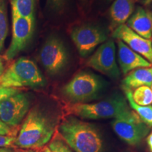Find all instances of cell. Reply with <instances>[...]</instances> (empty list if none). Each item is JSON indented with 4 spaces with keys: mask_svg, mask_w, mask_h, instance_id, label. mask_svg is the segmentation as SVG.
I'll return each instance as SVG.
<instances>
[{
    "mask_svg": "<svg viewBox=\"0 0 152 152\" xmlns=\"http://www.w3.org/2000/svg\"><path fill=\"white\" fill-rule=\"evenodd\" d=\"M56 124L48 113L38 106L34 107L26 115L14 144L19 149L39 150L51 140Z\"/></svg>",
    "mask_w": 152,
    "mask_h": 152,
    "instance_id": "1",
    "label": "cell"
},
{
    "mask_svg": "<svg viewBox=\"0 0 152 152\" xmlns=\"http://www.w3.org/2000/svg\"><path fill=\"white\" fill-rule=\"evenodd\" d=\"M61 139L75 152H102V140L94 125L70 115L58 127Z\"/></svg>",
    "mask_w": 152,
    "mask_h": 152,
    "instance_id": "2",
    "label": "cell"
},
{
    "mask_svg": "<svg viewBox=\"0 0 152 152\" xmlns=\"http://www.w3.org/2000/svg\"><path fill=\"white\" fill-rule=\"evenodd\" d=\"M46 80L36 64L26 57H20L0 76V85L4 87H44Z\"/></svg>",
    "mask_w": 152,
    "mask_h": 152,
    "instance_id": "3",
    "label": "cell"
},
{
    "mask_svg": "<svg viewBox=\"0 0 152 152\" xmlns=\"http://www.w3.org/2000/svg\"><path fill=\"white\" fill-rule=\"evenodd\" d=\"M128 109L130 107L126 100L121 95L96 103L71 104L67 107L70 115L92 120L115 118Z\"/></svg>",
    "mask_w": 152,
    "mask_h": 152,
    "instance_id": "4",
    "label": "cell"
},
{
    "mask_svg": "<svg viewBox=\"0 0 152 152\" xmlns=\"http://www.w3.org/2000/svg\"><path fill=\"white\" fill-rule=\"evenodd\" d=\"M104 83L97 75L90 72H80L62 87L61 92L71 104L85 103L97 96Z\"/></svg>",
    "mask_w": 152,
    "mask_h": 152,
    "instance_id": "5",
    "label": "cell"
},
{
    "mask_svg": "<svg viewBox=\"0 0 152 152\" xmlns=\"http://www.w3.org/2000/svg\"><path fill=\"white\" fill-rule=\"evenodd\" d=\"M111 125L118 136L131 145L140 143L150 130L149 127L130 109L115 118Z\"/></svg>",
    "mask_w": 152,
    "mask_h": 152,
    "instance_id": "6",
    "label": "cell"
},
{
    "mask_svg": "<svg viewBox=\"0 0 152 152\" xmlns=\"http://www.w3.org/2000/svg\"><path fill=\"white\" fill-rule=\"evenodd\" d=\"M42 65L50 75L61 73L68 62V53L61 39L51 36L44 43L39 52Z\"/></svg>",
    "mask_w": 152,
    "mask_h": 152,
    "instance_id": "7",
    "label": "cell"
},
{
    "mask_svg": "<svg viewBox=\"0 0 152 152\" xmlns=\"http://www.w3.org/2000/svg\"><path fill=\"white\" fill-rule=\"evenodd\" d=\"M12 37L11 43L4 53L6 60H12L27 47L34 33L35 18L20 16L11 11Z\"/></svg>",
    "mask_w": 152,
    "mask_h": 152,
    "instance_id": "8",
    "label": "cell"
},
{
    "mask_svg": "<svg viewBox=\"0 0 152 152\" xmlns=\"http://www.w3.org/2000/svg\"><path fill=\"white\" fill-rule=\"evenodd\" d=\"M71 39L80 56H88L99 45L107 40L106 32L99 26L85 24L72 30Z\"/></svg>",
    "mask_w": 152,
    "mask_h": 152,
    "instance_id": "9",
    "label": "cell"
},
{
    "mask_svg": "<svg viewBox=\"0 0 152 152\" xmlns=\"http://www.w3.org/2000/svg\"><path fill=\"white\" fill-rule=\"evenodd\" d=\"M87 65L111 78H118L121 71L115 59V46L113 39H107L102 43L89 58Z\"/></svg>",
    "mask_w": 152,
    "mask_h": 152,
    "instance_id": "10",
    "label": "cell"
},
{
    "mask_svg": "<svg viewBox=\"0 0 152 152\" xmlns=\"http://www.w3.org/2000/svg\"><path fill=\"white\" fill-rule=\"evenodd\" d=\"M28 96L18 92L0 102V119L10 128L20 124L29 112Z\"/></svg>",
    "mask_w": 152,
    "mask_h": 152,
    "instance_id": "11",
    "label": "cell"
},
{
    "mask_svg": "<svg viewBox=\"0 0 152 152\" xmlns=\"http://www.w3.org/2000/svg\"><path fill=\"white\" fill-rule=\"evenodd\" d=\"M112 37L124 42L134 52L152 64V39L139 35L126 24L121 25L112 31Z\"/></svg>",
    "mask_w": 152,
    "mask_h": 152,
    "instance_id": "12",
    "label": "cell"
},
{
    "mask_svg": "<svg viewBox=\"0 0 152 152\" xmlns=\"http://www.w3.org/2000/svg\"><path fill=\"white\" fill-rule=\"evenodd\" d=\"M118 49V61L123 75H127L130 71L139 68H147L152 66V64L141 55L131 49L122 41L116 39Z\"/></svg>",
    "mask_w": 152,
    "mask_h": 152,
    "instance_id": "13",
    "label": "cell"
},
{
    "mask_svg": "<svg viewBox=\"0 0 152 152\" xmlns=\"http://www.w3.org/2000/svg\"><path fill=\"white\" fill-rule=\"evenodd\" d=\"M127 26L139 35L152 39V11L137 7L128 19Z\"/></svg>",
    "mask_w": 152,
    "mask_h": 152,
    "instance_id": "14",
    "label": "cell"
},
{
    "mask_svg": "<svg viewBox=\"0 0 152 152\" xmlns=\"http://www.w3.org/2000/svg\"><path fill=\"white\" fill-rule=\"evenodd\" d=\"M135 0H114L109 9L110 30L125 24L134 11Z\"/></svg>",
    "mask_w": 152,
    "mask_h": 152,
    "instance_id": "15",
    "label": "cell"
},
{
    "mask_svg": "<svg viewBox=\"0 0 152 152\" xmlns=\"http://www.w3.org/2000/svg\"><path fill=\"white\" fill-rule=\"evenodd\" d=\"M123 90L136 89L142 86L151 87L152 85V66L139 68L127 74L122 80Z\"/></svg>",
    "mask_w": 152,
    "mask_h": 152,
    "instance_id": "16",
    "label": "cell"
},
{
    "mask_svg": "<svg viewBox=\"0 0 152 152\" xmlns=\"http://www.w3.org/2000/svg\"><path fill=\"white\" fill-rule=\"evenodd\" d=\"M11 11L20 16L28 18H35L38 0H9Z\"/></svg>",
    "mask_w": 152,
    "mask_h": 152,
    "instance_id": "17",
    "label": "cell"
},
{
    "mask_svg": "<svg viewBox=\"0 0 152 152\" xmlns=\"http://www.w3.org/2000/svg\"><path fill=\"white\" fill-rule=\"evenodd\" d=\"M124 91L130 107L134 110V111L146 125L149 128L152 127V106L138 105L132 99V91L130 90H124Z\"/></svg>",
    "mask_w": 152,
    "mask_h": 152,
    "instance_id": "18",
    "label": "cell"
},
{
    "mask_svg": "<svg viewBox=\"0 0 152 152\" xmlns=\"http://www.w3.org/2000/svg\"><path fill=\"white\" fill-rule=\"evenodd\" d=\"M9 33L7 0H0V54L4 49V43Z\"/></svg>",
    "mask_w": 152,
    "mask_h": 152,
    "instance_id": "19",
    "label": "cell"
},
{
    "mask_svg": "<svg viewBox=\"0 0 152 152\" xmlns=\"http://www.w3.org/2000/svg\"><path fill=\"white\" fill-rule=\"evenodd\" d=\"M132 99L140 106H149L152 104V91L150 87H137L132 92Z\"/></svg>",
    "mask_w": 152,
    "mask_h": 152,
    "instance_id": "20",
    "label": "cell"
},
{
    "mask_svg": "<svg viewBox=\"0 0 152 152\" xmlns=\"http://www.w3.org/2000/svg\"><path fill=\"white\" fill-rule=\"evenodd\" d=\"M38 152H73L61 137H54Z\"/></svg>",
    "mask_w": 152,
    "mask_h": 152,
    "instance_id": "21",
    "label": "cell"
},
{
    "mask_svg": "<svg viewBox=\"0 0 152 152\" xmlns=\"http://www.w3.org/2000/svg\"><path fill=\"white\" fill-rule=\"evenodd\" d=\"M69 4V0H47L45 8L49 12L60 14L64 12Z\"/></svg>",
    "mask_w": 152,
    "mask_h": 152,
    "instance_id": "22",
    "label": "cell"
},
{
    "mask_svg": "<svg viewBox=\"0 0 152 152\" xmlns=\"http://www.w3.org/2000/svg\"><path fill=\"white\" fill-rule=\"evenodd\" d=\"M20 92L17 88H12V87H4L0 85V102L5 99L11 95L16 94Z\"/></svg>",
    "mask_w": 152,
    "mask_h": 152,
    "instance_id": "23",
    "label": "cell"
},
{
    "mask_svg": "<svg viewBox=\"0 0 152 152\" xmlns=\"http://www.w3.org/2000/svg\"><path fill=\"white\" fill-rule=\"evenodd\" d=\"M15 140L16 137L14 136L0 134V148H4L14 144Z\"/></svg>",
    "mask_w": 152,
    "mask_h": 152,
    "instance_id": "24",
    "label": "cell"
},
{
    "mask_svg": "<svg viewBox=\"0 0 152 152\" xmlns=\"http://www.w3.org/2000/svg\"><path fill=\"white\" fill-rule=\"evenodd\" d=\"M10 132V128L4 124L0 119V134H7Z\"/></svg>",
    "mask_w": 152,
    "mask_h": 152,
    "instance_id": "25",
    "label": "cell"
},
{
    "mask_svg": "<svg viewBox=\"0 0 152 152\" xmlns=\"http://www.w3.org/2000/svg\"><path fill=\"white\" fill-rule=\"evenodd\" d=\"M147 140L148 145H149V149L152 152V132L150 133L149 135L148 136Z\"/></svg>",
    "mask_w": 152,
    "mask_h": 152,
    "instance_id": "26",
    "label": "cell"
},
{
    "mask_svg": "<svg viewBox=\"0 0 152 152\" xmlns=\"http://www.w3.org/2000/svg\"><path fill=\"white\" fill-rule=\"evenodd\" d=\"M14 152H38V150L34 149H16Z\"/></svg>",
    "mask_w": 152,
    "mask_h": 152,
    "instance_id": "27",
    "label": "cell"
},
{
    "mask_svg": "<svg viewBox=\"0 0 152 152\" xmlns=\"http://www.w3.org/2000/svg\"><path fill=\"white\" fill-rule=\"evenodd\" d=\"M0 152H14V151L12 149H11V148L4 147L0 148Z\"/></svg>",
    "mask_w": 152,
    "mask_h": 152,
    "instance_id": "28",
    "label": "cell"
},
{
    "mask_svg": "<svg viewBox=\"0 0 152 152\" xmlns=\"http://www.w3.org/2000/svg\"><path fill=\"white\" fill-rule=\"evenodd\" d=\"M137 1V0H135ZM137 1H140L142 4H143L144 5L147 6V5H149L150 4L152 3V0H137Z\"/></svg>",
    "mask_w": 152,
    "mask_h": 152,
    "instance_id": "29",
    "label": "cell"
},
{
    "mask_svg": "<svg viewBox=\"0 0 152 152\" xmlns=\"http://www.w3.org/2000/svg\"><path fill=\"white\" fill-rule=\"evenodd\" d=\"M0 69L4 70V61L1 56H0Z\"/></svg>",
    "mask_w": 152,
    "mask_h": 152,
    "instance_id": "30",
    "label": "cell"
},
{
    "mask_svg": "<svg viewBox=\"0 0 152 152\" xmlns=\"http://www.w3.org/2000/svg\"><path fill=\"white\" fill-rule=\"evenodd\" d=\"M104 1H105L106 2H107V3H110V2H111V1H113L114 0H104Z\"/></svg>",
    "mask_w": 152,
    "mask_h": 152,
    "instance_id": "31",
    "label": "cell"
},
{
    "mask_svg": "<svg viewBox=\"0 0 152 152\" xmlns=\"http://www.w3.org/2000/svg\"><path fill=\"white\" fill-rule=\"evenodd\" d=\"M4 71V70H1V69H0V76L2 75V73H3Z\"/></svg>",
    "mask_w": 152,
    "mask_h": 152,
    "instance_id": "32",
    "label": "cell"
},
{
    "mask_svg": "<svg viewBox=\"0 0 152 152\" xmlns=\"http://www.w3.org/2000/svg\"><path fill=\"white\" fill-rule=\"evenodd\" d=\"M80 1H83V2H85V1H86V0H80Z\"/></svg>",
    "mask_w": 152,
    "mask_h": 152,
    "instance_id": "33",
    "label": "cell"
},
{
    "mask_svg": "<svg viewBox=\"0 0 152 152\" xmlns=\"http://www.w3.org/2000/svg\"><path fill=\"white\" fill-rule=\"evenodd\" d=\"M151 91H152V85H151Z\"/></svg>",
    "mask_w": 152,
    "mask_h": 152,
    "instance_id": "34",
    "label": "cell"
},
{
    "mask_svg": "<svg viewBox=\"0 0 152 152\" xmlns=\"http://www.w3.org/2000/svg\"></svg>",
    "mask_w": 152,
    "mask_h": 152,
    "instance_id": "35",
    "label": "cell"
}]
</instances>
